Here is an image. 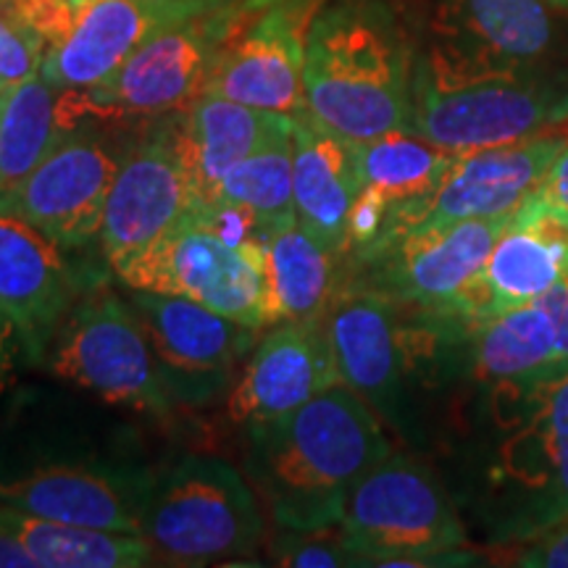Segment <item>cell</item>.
Segmentation results:
<instances>
[{"mask_svg": "<svg viewBox=\"0 0 568 568\" xmlns=\"http://www.w3.org/2000/svg\"><path fill=\"white\" fill-rule=\"evenodd\" d=\"M155 485L132 429L30 406L0 435V500L27 514L142 535Z\"/></svg>", "mask_w": 568, "mask_h": 568, "instance_id": "6da1fadb", "label": "cell"}, {"mask_svg": "<svg viewBox=\"0 0 568 568\" xmlns=\"http://www.w3.org/2000/svg\"><path fill=\"white\" fill-rule=\"evenodd\" d=\"M464 493L493 545L568 521V372L487 387Z\"/></svg>", "mask_w": 568, "mask_h": 568, "instance_id": "7a4b0ae2", "label": "cell"}, {"mask_svg": "<svg viewBox=\"0 0 568 568\" xmlns=\"http://www.w3.org/2000/svg\"><path fill=\"white\" fill-rule=\"evenodd\" d=\"M245 432V477L276 527L293 531L337 529L351 489L393 453L382 418L347 385Z\"/></svg>", "mask_w": 568, "mask_h": 568, "instance_id": "3957f363", "label": "cell"}, {"mask_svg": "<svg viewBox=\"0 0 568 568\" xmlns=\"http://www.w3.org/2000/svg\"><path fill=\"white\" fill-rule=\"evenodd\" d=\"M416 55L395 0H322L305 27V111L351 142L408 130Z\"/></svg>", "mask_w": 568, "mask_h": 568, "instance_id": "277c9868", "label": "cell"}, {"mask_svg": "<svg viewBox=\"0 0 568 568\" xmlns=\"http://www.w3.org/2000/svg\"><path fill=\"white\" fill-rule=\"evenodd\" d=\"M339 537L355 566H474L456 500L429 466L389 453L351 489Z\"/></svg>", "mask_w": 568, "mask_h": 568, "instance_id": "5b68a950", "label": "cell"}, {"mask_svg": "<svg viewBox=\"0 0 568 568\" xmlns=\"http://www.w3.org/2000/svg\"><path fill=\"white\" fill-rule=\"evenodd\" d=\"M142 537L166 566L234 564L266 542L264 508L232 464L182 456L155 474Z\"/></svg>", "mask_w": 568, "mask_h": 568, "instance_id": "8992f818", "label": "cell"}, {"mask_svg": "<svg viewBox=\"0 0 568 568\" xmlns=\"http://www.w3.org/2000/svg\"><path fill=\"white\" fill-rule=\"evenodd\" d=\"M418 59L450 77L568 82V13L548 0H426Z\"/></svg>", "mask_w": 568, "mask_h": 568, "instance_id": "52a82bcc", "label": "cell"}, {"mask_svg": "<svg viewBox=\"0 0 568 568\" xmlns=\"http://www.w3.org/2000/svg\"><path fill=\"white\" fill-rule=\"evenodd\" d=\"M568 119V82L531 77H450L416 55L408 130L447 153L514 145Z\"/></svg>", "mask_w": 568, "mask_h": 568, "instance_id": "ba28073f", "label": "cell"}, {"mask_svg": "<svg viewBox=\"0 0 568 568\" xmlns=\"http://www.w3.org/2000/svg\"><path fill=\"white\" fill-rule=\"evenodd\" d=\"M253 11L258 9L232 6L159 32L95 88L61 92L63 119L69 126L88 116L159 122L187 109L203 92L224 40Z\"/></svg>", "mask_w": 568, "mask_h": 568, "instance_id": "9c48e42d", "label": "cell"}, {"mask_svg": "<svg viewBox=\"0 0 568 568\" xmlns=\"http://www.w3.org/2000/svg\"><path fill=\"white\" fill-rule=\"evenodd\" d=\"M42 368L142 416L169 418L176 406L130 301L109 282L95 284L63 318Z\"/></svg>", "mask_w": 568, "mask_h": 568, "instance_id": "30bf717a", "label": "cell"}, {"mask_svg": "<svg viewBox=\"0 0 568 568\" xmlns=\"http://www.w3.org/2000/svg\"><path fill=\"white\" fill-rule=\"evenodd\" d=\"M510 219L514 213L403 234L361 258L345 261L353 274L345 276L343 287L374 290L408 308L471 322L474 287Z\"/></svg>", "mask_w": 568, "mask_h": 568, "instance_id": "8fae6325", "label": "cell"}, {"mask_svg": "<svg viewBox=\"0 0 568 568\" xmlns=\"http://www.w3.org/2000/svg\"><path fill=\"white\" fill-rule=\"evenodd\" d=\"M113 276L126 290L180 295L251 329L266 326V245H234L190 216Z\"/></svg>", "mask_w": 568, "mask_h": 568, "instance_id": "7c38bea8", "label": "cell"}, {"mask_svg": "<svg viewBox=\"0 0 568 568\" xmlns=\"http://www.w3.org/2000/svg\"><path fill=\"white\" fill-rule=\"evenodd\" d=\"M126 301L176 406H209L230 389L258 337V329L180 295L126 290Z\"/></svg>", "mask_w": 568, "mask_h": 568, "instance_id": "4fadbf2b", "label": "cell"}, {"mask_svg": "<svg viewBox=\"0 0 568 568\" xmlns=\"http://www.w3.org/2000/svg\"><path fill=\"white\" fill-rule=\"evenodd\" d=\"M109 264L88 251H69L17 213L0 209V308L17 324L30 366H42L63 318L95 284Z\"/></svg>", "mask_w": 568, "mask_h": 568, "instance_id": "5bb4252c", "label": "cell"}, {"mask_svg": "<svg viewBox=\"0 0 568 568\" xmlns=\"http://www.w3.org/2000/svg\"><path fill=\"white\" fill-rule=\"evenodd\" d=\"M122 155L98 126L74 124L30 176L0 193V209L27 219L69 251H90L101 240L105 201Z\"/></svg>", "mask_w": 568, "mask_h": 568, "instance_id": "9a60e30c", "label": "cell"}, {"mask_svg": "<svg viewBox=\"0 0 568 568\" xmlns=\"http://www.w3.org/2000/svg\"><path fill=\"white\" fill-rule=\"evenodd\" d=\"M201 197L190 180L169 116L124 148L101 226V258L111 274L174 232Z\"/></svg>", "mask_w": 568, "mask_h": 568, "instance_id": "2e32d148", "label": "cell"}, {"mask_svg": "<svg viewBox=\"0 0 568 568\" xmlns=\"http://www.w3.org/2000/svg\"><path fill=\"white\" fill-rule=\"evenodd\" d=\"M566 142L568 138L564 134H539V138L514 142V145L456 153L435 193L403 211L376 247L393 243L408 232L432 230V226L508 216L535 193L539 180L556 161V155L564 151Z\"/></svg>", "mask_w": 568, "mask_h": 568, "instance_id": "e0dca14e", "label": "cell"}, {"mask_svg": "<svg viewBox=\"0 0 568 568\" xmlns=\"http://www.w3.org/2000/svg\"><path fill=\"white\" fill-rule=\"evenodd\" d=\"M308 6L311 0H280L247 13L224 40L203 92L284 116L305 111Z\"/></svg>", "mask_w": 568, "mask_h": 568, "instance_id": "ac0fdd59", "label": "cell"}, {"mask_svg": "<svg viewBox=\"0 0 568 568\" xmlns=\"http://www.w3.org/2000/svg\"><path fill=\"white\" fill-rule=\"evenodd\" d=\"M232 6L264 9L245 0H88L69 38L45 51L40 77L59 92L90 90L159 32Z\"/></svg>", "mask_w": 568, "mask_h": 568, "instance_id": "d6986e66", "label": "cell"}, {"mask_svg": "<svg viewBox=\"0 0 568 568\" xmlns=\"http://www.w3.org/2000/svg\"><path fill=\"white\" fill-rule=\"evenodd\" d=\"M335 385H343V376L326 324H272L232 382L226 416L243 426L268 422Z\"/></svg>", "mask_w": 568, "mask_h": 568, "instance_id": "ffe728a7", "label": "cell"}, {"mask_svg": "<svg viewBox=\"0 0 568 568\" xmlns=\"http://www.w3.org/2000/svg\"><path fill=\"white\" fill-rule=\"evenodd\" d=\"M353 153L361 187L347 226L345 261L374 251L403 211L435 193L456 159V153L432 145L410 130L353 142Z\"/></svg>", "mask_w": 568, "mask_h": 568, "instance_id": "44dd1931", "label": "cell"}, {"mask_svg": "<svg viewBox=\"0 0 568 568\" xmlns=\"http://www.w3.org/2000/svg\"><path fill=\"white\" fill-rule=\"evenodd\" d=\"M568 280V222L524 201L495 240L471 297V324L535 303Z\"/></svg>", "mask_w": 568, "mask_h": 568, "instance_id": "7402d4cb", "label": "cell"}, {"mask_svg": "<svg viewBox=\"0 0 568 568\" xmlns=\"http://www.w3.org/2000/svg\"><path fill=\"white\" fill-rule=\"evenodd\" d=\"M293 145L297 224L345 258L347 226L361 187L353 142L301 111L293 116Z\"/></svg>", "mask_w": 568, "mask_h": 568, "instance_id": "603a6c76", "label": "cell"}, {"mask_svg": "<svg viewBox=\"0 0 568 568\" xmlns=\"http://www.w3.org/2000/svg\"><path fill=\"white\" fill-rule=\"evenodd\" d=\"M180 155L201 203H209L226 174L290 124V116L201 92L187 109L169 113Z\"/></svg>", "mask_w": 568, "mask_h": 568, "instance_id": "cb8c5ba5", "label": "cell"}, {"mask_svg": "<svg viewBox=\"0 0 568 568\" xmlns=\"http://www.w3.org/2000/svg\"><path fill=\"white\" fill-rule=\"evenodd\" d=\"M345 258L324 247L301 224L266 240V326L282 322L324 324L343 287Z\"/></svg>", "mask_w": 568, "mask_h": 568, "instance_id": "d4e9b609", "label": "cell"}, {"mask_svg": "<svg viewBox=\"0 0 568 568\" xmlns=\"http://www.w3.org/2000/svg\"><path fill=\"white\" fill-rule=\"evenodd\" d=\"M0 531L17 539L38 568H142L159 564L151 542L142 535L55 521L3 500Z\"/></svg>", "mask_w": 568, "mask_h": 568, "instance_id": "484cf974", "label": "cell"}, {"mask_svg": "<svg viewBox=\"0 0 568 568\" xmlns=\"http://www.w3.org/2000/svg\"><path fill=\"white\" fill-rule=\"evenodd\" d=\"M566 372L556 326L539 303L518 305L471 329V376L481 387L531 382Z\"/></svg>", "mask_w": 568, "mask_h": 568, "instance_id": "4316f807", "label": "cell"}, {"mask_svg": "<svg viewBox=\"0 0 568 568\" xmlns=\"http://www.w3.org/2000/svg\"><path fill=\"white\" fill-rule=\"evenodd\" d=\"M67 130L61 92L40 74L11 90L0 111V193L30 176Z\"/></svg>", "mask_w": 568, "mask_h": 568, "instance_id": "83f0119b", "label": "cell"}, {"mask_svg": "<svg viewBox=\"0 0 568 568\" xmlns=\"http://www.w3.org/2000/svg\"><path fill=\"white\" fill-rule=\"evenodd\" d=\"M293 116L290 124L240 161L209 203L234 205L251 213L261 224L266 240L282 226L297 222L295 216V190H293Z\"/></svg>", "mask_w": 568, "mask_h": 568, "instance_id": "f1b7e54d", "label": "cell"}, {"mask_svg": "<svg viewBox=\"0 0 568 568\" xmlns=\"http://www.w3.org/2000/svg\"><path fill=\"white\" fill-rule=\"evenodd\" d=\"M45 51V40L9 3H0V98L40 74Z\"/></svg>", "mask_w": 568, "mask_h": 568, "instance_id": "f546056e", "label": "cell"}, {"mask_svg": "<svg viewBox=\"0 0 568 568\" xmlns=\"http://www.w3.org/2000/svg\"><path fill=\"white\" fill-rule=\"evenodd\" d=\"M268 556L274 566H295V568H339L355 566L353 552L339 537V529L324 531H293L280 529L268 545Z\"/></svg>", "mask_w": 568, "mask_h": 568, "instance_id": "4dcf8cb0", "label": "cell"}, {"mask_svg": "<svg viewBox=\"0 0 568 568\" xmlns=\"http://www.w3.org/2000/svg\"><path fill=\"white\" fill-rule=\"evenodd\" d=\"M6 3L45 40L48 48L69 38L82 9L88 6L80 0H6Z\"/></svg>", "mask_w": 568, "mask_h": 568, "instance_id": "1f68e13d", "label": "cell"}, {"mask_svg": "<svg viewBox=\"0 0 568 568\" xmlns=\"http://www.w3.org/2000/svg\"><path fill=\"white\" fill-rule=\"evenodd\" d=\"M514 566L527 568H568V521L560 527L545 531L529 542H521V548L514 552Z\"/></svg>", "mask_w": 568, "mask_h": 568, "instance_id": "d6a6232c", "label": "cell"}, {"mask_svg": "<svg viewBox=\"0 0 568 568\" xmlns=\"http://www.w3.org/2000/svg\"><path fill=\"white\" fill-rule=\"evenodd\" d=\"M527 203L539 205V209L556 213L568 222V142L539 180L535 193L527 197Z\"/></svg>", "mask_w": 568, "mask_h": 568, "instance_id": "836d02e7", "label": "cell"}, {"mask_svg": "<svg viewBox=\"0 0 568 568\" xmlns=\"http://www.w3.org/2000/svg\"><path fill=\"white\" fill-rule=\"evenodd\" d=\"M21 364L30 366L24 339H21L17 324H13L11 318L6 316V311L0 308V400H3V395L9 393L13 382H17Z\"/></svg>", "mask_w": 568, "mask_h": 568, "instance_id": "e575fe53", "label": "cell"}, {"mask_svg": "<svg viewBox=\"0 0 568 568\" xmlns=\"http://www.w3.org/2000/svg\"><path fill=\"white\" fill-rule=\"evenodd\" d=\"M535 303L542 305V308L548 311V316L552 318V326H556V339H558L560 366L568 372V280L556 284L550 293L537 297Z\"/></svg>", "mask_w": 568, "mask_h": 568, "instance_id": "d590c367", "label": "cell"}, {"mask_svg": "<svg viewBox=\"0 0 568 568\" xmlns=\"http://www.w3.org/2000/svg\"><path fill=\"white\" fill-rule=\"evenodd\" d=\"M0 568H38L17 539L0 531Z\"/></svg>", "mask_w": 568, "mask_h": 568, "instance_id": "8d00e7d4", "label": "cell"}, {"mask_svg": "<svg viewBox=\"0 0 568 568\" xmlns=\"http://www.w3.org/2000/svg\"><path fill=\"white\" fill-rule=\"evenodd\" d=\"M548 3H552V6H556V9L568 13V0H548Z\"/></svg>", "mask_w": 568, "mask_h": 568, "instance_id": "74e56055", "label": "cell"}, {"mask_svg": "<svg viewBox=\"0 0 568 568\" xmlns=\"http://www.w3.org/2000/svg\"><path fill=\"white\" fill-rule=\"evenodd\" d=\"M245 3H255V6H272V3H280V0H245Z\"/></svg>", "mask_w": 568, "mask_h": 568, "instance_id": "f35d334b", "label": "cell"}, {"mask_svg": "<svg viewBox=\"0 0 568 568\" xmlns=\"http://www.w3.org/2000/svg\"><path fill=\"white\" fill-rule=\"evenodd\" d=\"M6 98V95H3ZM3 98H0V111H3Z\"/></svg>", "mask_w": 568, "mask_h": 568, "instance_id": "ab89813d", "label": "cell"}, {"mask_svg": "<svg viewBox=\"0 0 568 568\" xmlns=\"http://www.w3.org/2000/svg\"><path fill=\"white\" fill-rule=\"evenodd\" d=\"M80 3H88V0H80Z\"/></svg>", "mask_w": 568, "mask_h": 568, "instance_id": "60d3db41", "label": "cell"}, {"mask_svg": "<svg viewBox=\"0 0 568 568\" xmlns=\"http://www.w3.org/2000/svg\"><path fill=\"white\" fill-rule=\"evenodd\" d=\"M0 3H6V0H0Z\"/></svg>", "mask_w": 568, "mask_h": 568, "instance_id": "b9f144b4", "label": "cell"}]
</instances>
